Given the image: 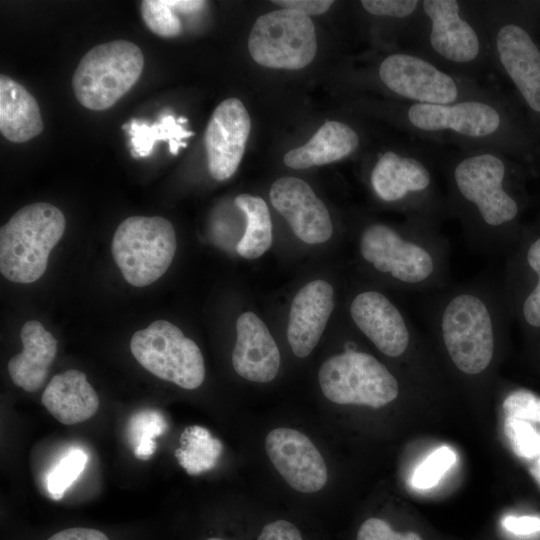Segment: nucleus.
<instances>
[{"label": "nucleus", "mask_w": 540, "mask_h": 540, "mask_svg": "<svg viewBox=\"0 0 540 540\" xmlns=\"http://www.w3.org/2000/svg\"><path fill=\"white\" fill-rule=\"evenodd\" d=\"M177 247L172 223L160 216H131L117 227L111 251L124 279L144 287L169 268Z\"/></svg>", "instance_id": "10"}, {"label": "nucleus", "mask_w": 540, "mask_h": 540, "mask_svg": "<svg viewBox=\"0 0 540 540\" xmlns=\"http://www.w3.org/2000/svg\"><path fill=\"white\" fill-rule=\"evenodd\" d=\"M455 461L456 455L449 447L442 446L436 449L415 469L412 476L413 485L419 489L433 487Z\"/></svg>", "instance_id": "32"}, {"label": "nucleus", "mask_w": 540, "mask_h": 540, "mask_svg": "<svg viewBox=\"0 0 540 540\" xmlns=\"http://www.w3.org/2000/svg\"><path fill=\"white\" fill-rule=\"evenodd\" d=\"M265 450L277 472L296 491L315 493L325 487V460L302 432L286 427L273 429L265 438Z\"/></svg>", "instance_id": "15"}, {"label": "nucleus", "mask_w": 540, "mask_h": 540, "mask_svg": "<svg viewBox=\"0 0 540 540\" xmlns=\"http://www.w3.org/2000/svg\"><path fill=\"white\" fill-rule=\"evenodd\" d=\"M504 432L517 456H540V397L526 389L511 391L503 401Z\"/></svg>", "instance_id": "24"}, {"label": "nucleus", "mask_w": 540, "mask_h": 540, "mask_svg": "<svg viewBox=\"0 0 540 540\" xmlns=\"http://www.w3.org/2000/svg\"><path fill=\"white\" fill-rule=\"evenodd\" d=\"M528 237L508 259L501 285L510 315L540 330V234Z\"/></svg>", "instance_id": "18"}, {"label": "nucleus", "mask_w": 540, "mask_h": 540, "mask_svg": "<svg viewBox=\"0 0 540 540\" xmlns=\"http://www.w3.org/2000/svg\"><path fill=\"white\" fill-rule=\"evenodd\" d=\"M503 526L515 535H530L540 531V518L536 516H507Z\"/></svg>", "instance_id": "36"}, {"label": "nucleus", "mask_w": 540, "mask_h": 540, "mask_svg": "<svg viewBox=\"0 0 540 540\" xmlns=\"http://www.w3.org/2000/svg\"><path fill=\"white\" fill-rule=\"evenodd\" d=\"M423 309L426 327L456 371L480 377L491 369L510 316L496 277L431 292Z\"/></svg>", "instance_id": "2"}, {"label": "nucleus", "mask_w": 540, "mask_h": 540, "mask_svg": "<svg viewBox=\"0 0 540 540\" xmlns=\"http://www.w3.org/2000/svg\"><path fill=\"white\" fill-rule=\"evenodd\" d=\"M356 540H422L412 531L397 532L383 519H366L359 527Z\"/></svg>", "instance_id": "33"}, {"label": "nucleus", "mask_w": 540, "mask_h": 540, "mask_svg": "<svg viewBox=\"0 0 540 540\" xmlns=\"http://www.w3.org/2000/svg\"><path fill=\"white\" fill-rule=\"evenodd\" d=\"M349 314L356 328L383 355L398 359L416 351V326L383 292L365 289L356 293Z\"/></svg>", "instance_id": "14"}, {"label": "nucleus", "mask_w": 540, "mask_h": 540, "mask_svg": "<svg viewBox=\"0 0 540 540\" xmlns=\"http://www.w3.org/2000/svg\"><path fill=\"white\" fill-rule=\"evenodd\" d=\"M393 121L428 143H452L458 149H516L518 131L513 115L496 90L448 104L396 102Z\"/></svg>", "instance_id": "4"}, {"label": "nucleus", "mask_w": 540, "mask_h": 540, "mask_svg": "<svg viewBox=\"0 0 540 540\" xmlns=\"http://www.w3.org/2000/svg\"><path fill=\"white\" fill-rule=\"evenodd\" d=\"M143 67V53L130 41L96 45L82 57L74 72L75 97L87 109L106 110L135 85Z\"/></svg>", "instance_id": "9"}, {"label": "nucleus", "mask_w": 540, "mask_h": 540, "mask_svg": "<svg viewBox=\"0 0 540 540\" xmlns=\"http://www.w3.org/2000/svg\"><path fill=\"white\" fill-rule=\"evenodd\" d=\"M130 350L150 373L183 389H196L204 381V359L199 347L166 320H156L136 331Z\"/></svg>", "instance_id": "12"}, {"label": "nucleus", "mask_w": 540, "mask_h": 540, "mask_svg": "<svg viewBox=\"0 0 540 540\" xmlns=\"http://www.w3.org/2000/svg\"><path fill=\"white\" fill-rule=\"evenodd\" d=\"M283 9L294 10L307 16L325 13L334 3L331 0H274Z\"/></svg>", "instance_id": "35"}, {"label": "nucleus", "mask_w": 540, "mask_h": 540, "mask_svg": "<svg viewBox=\"0 0 540 540\" xmlns=\"http://www.w3.org/2000/svg\"><path fill=\"white\" fill-rule=\"evenodd\" d=\"M168 3L176 12L184 14L197 13L207 4V2L201 0H168Z\"/></svg>", "instance_id": "38"}, {"label": "nucleus", "mask_w": 540, "mask_h": 540, "mask_svg": "<svg viewBox=\"0 0 540 540\" xmlns=\"http://www.w3.org/2000/svg\"><path fill=\"white\" fill-rule=\"evenodd\" d=\"M255 540H305L300 528L286 519H275L264 524Z\"/></svg>", "instance_id": "34"}, {"label": "nucleus", "mask_w": 540, "mask_h": 540, "mask_svg": "<svg viewBox=\"0 0 540 540\" xmlns=\"http://www.w3.org/2000/svg\"><path fill=\"white\" fill-rule=\"evenodd\" d=\"M529 472L540 486V456L537 457L532 464H530Z\"/></svg>", "instance_id": "39"}, {"label": "nucleus", "mask_w": 540, "mask_h": 540, "mask_svg": "<svg viewBox=\"0 0 540 540\" xmlns=\"http://www.w3.org/2000/svg\"><path fill=\"white\" fill-rule=\"evenodd\" d=\"M123 129L131 136V154L134 158H143L151 154L157 141H168L169 151L176 155L180 147H186L184 138L194 135L178 124L173 114L163 111L158 122L149 125L141 119H132L123 125Z\"/></svg>", "instance_id": "26"}, {"label": "nucleus", "mask_w": 540, "mask_h": 540, "mask_svg": "<svg viewBox=\"0 0 540 540\" xmlns=\"http://www.w3.org/2000/svg\"><path fill=\"white\" fill-rule=\"evenodd\" d=\"M358 237L362 261L394 285L423 293L450 285L449 243L440 226L408 218L400 225L373 221Z\"/></svg>", "instance_id": "3"}, {"label": "nucleus", "mask_w": 540, "mask_h": 540, "mask_svg": "<svg viewBox=\"0 0 540 540\" xmlns=\"http://www.w3.org/2000/svg\"><path fill=\"white\" fill-rule=\"evenodd\" d=\"M140 7L143 21L154 34L171 38L181 33V21L168 0H143Z\"/></svg>", "instance_id": "30"}, {"label": "nucleus", "mask_w": 540, "mask_h": 540, "mask_svg": "<svg viewBox=\"0 0 540 540\" xmlns=\"http://www.w3.org/2000/svg\"><path fill=\"white\" fill-rule=\"evenodd\" d=\"M360 144V135L352 126L339 121H327L307 143L288 151L283 161L293 169L329 164L352 155Z\"/></svg>", "instance_id": "23"}, {"label": "nucleus", "mask_w": 540, "mask_h": 540, "mask_svg": "<svg viewBox=\"0 0 540 540\" xmlns=\"http://www.w3.org/2000/svg\"><path fill=\"white\" fill-rule=\"evenodd\" d=\"M176 120H177V123H178V124H181V125L186 124V123L188 122V119L185 118V117H183V116H180V117H179L178 119H176Z\"/></svg>", "instance_id": "40"}, {"label": "nucleus", "mask_w": 540, "mask_h": 540, "mask_svg": "<svg viewBox=\"0 0 540 540\" xmlns=\"http://www.w3.org/2000/svg\"><path fill=\"white\" fill-rule=\"evenodd\" d=\"M334 309V290L325 280H313L294 297L287 326L293 353L307 357L318 344Z\"/></svg>", "instance_id": "19"}, {"label": "nucleus", "mask_w": 540, "mask_h": 540, "mask_svg": "<svg viewBox=\"0 0 540 540\" xmlns=\"http://www.w3.org/2000/svg\"><path fill=\"white\" fill-rule=\"evenodd\" d=\"M65 226L62 211L50 203H33L18 210L0 229L1 274L15 283L38 280Z\"/></svg>", "instance_id": "7"}, {"label": "nucleus", "mask_w": 540, "mask_h": 540, "mask_svg": "<svg viewBox=\"0 0 540 540\" xmlns=\"http://www.w3.org/2000/svg\"><path fill=\"white\" fill-rule=\"evenodd\" d=\"M47 540H109V538L97 529L72 527L53 534Z\"/></svg>", "instance_id": "37"}, {"label": "nucleus", "mask_w": 540, "mask_h": 540, "mask_svg": "<svg viewBox=\"0 0 540 540\" xmlns=\"http://www.w3.org/2000/svg\"><path fill=\"white\" fill-rule=\"evenodd\" d=\"M165 428V422L155 411L141 412L130 422L131 441L134 455L141 460L149 459L156 450L155 438Z\"/></svg>", "instance_id": "29"}, {"label": "nucleus", "mask_w": 540, "mask_h": 540, "mask_svg": "<svg viewBox=\"0 0 540 540\" xmlns=\"http://www.w3.org/2000/svg\"><path fill=\"white\" fill-rule=\"evenodd\" d=\"M204 540H228V539H225V538H222V537H217V536H212V537H208Z\"/></svg>", "instance_id": "41"}, {"label": "nucleus", "mask_w": 540, "mask_h": 540, "mask_svg": "<svg viewBox=\"0 0 540 540\" xmlns=\"http://www.w3.org/2000/svg\"><path fill=\"white\" fill-rule=\"evenodd\" d=\"M448 216L456 219L468 245L496 256L517 238L521 201L506 153L492 148L457 149L441 155Z\"/></svg>", "instance_id": "1"}, {"label": "nucleus", "mask_w": 540, "mask_h": 540, "mask_svg": "<svg viewBox=\"0 0 540 540\" xmlns=\"http://www.w3.org/2000/svg\"><path fill=\"white\" fill-rule=\"evenodd\" d=\"M269 196L273 207L300 240L320 244L331 238L333 224L329 211L304 180L281 177L271 185Z\"/></svg>", "instance_id": "17"}, {"label": "nucleus", "mask_w": 540, "mask_h": 540, "mask_svg": "<svg viewBox=\"0 0 540 540\" xmlns=\"http://www.w3.org/2000/svg\"><path fill=\"white\" fill-rule=\"evenodd\" d=\"M23 350L11 357L8 372L12 382L27 392L44 384L57 353V340L36 320L27 321L20 331Z\"/></svg>", "instance_id": "21"}, {"label": "nucleus", "mask_w": 540, "mask_h": 540, "mask_svg": "<svg viewBox=\"0 0 540 540\" xmlns=\"http://www.w3.org/2000/svg\"><path fill=\"white\" fill-rule=\"evenodd\" d=\"M41 402L54 418L65 425L84 422L99 408L97 393L86 375L76 369L56 374L45 387Z\"/></svg>", "instance_id": "22"}, {"label": "nucleus", "mask_w": 540, "mask_h": 540, "mask_svg": "<svg viewBox=\"0 0 540 540\" xmlns=\"http://www.w3.org/2000/svg\"><path fill=\"white\" fill-rule=\"evenodd\" d=\"M248 50L253 60L264 67L304 68L317 51L314 24L309 16L294 10L265 13L251 29Z\"/></svg>", "instance_id": "13"}, {"label": "nucleus", "mask_w": 540, "mask_h": 540, "mask_svg": "<svg viewBox=\"0 0 540 540\" xmlns=\"http://www.w3.org/2000/svg\"><path fill=\"white\" fill-rule=\"evenodd\" d=\"M221 451L219 441L200 426L187 427L180 437V447L175 450L179 464L191 475L212 468Z\"/></svg>", "instance_id": "28"}, {"label": "nucleus", "mask_w": 540, "mask_h": 540, "mask_svg": "<svg viewBox=\"0 0 540 540\" xmlns=\"http://www.w3.org/2000/svg\"><path fill=\"white\" fill-rule=\"evenodd\" d=\"M235 205L246 217V228L236 245L237 253L246 259L263 255L272 243V222L266 202L257 196L240 194Z\"/></svg>", "instance_id": "27"}, {"label": "nucleus", "mask_w": 540, "mask_h": 540, "mask_svg": "<svg viewBox=\"0 0 540 540\" xmlns=\"http://www.w3.org/2000/svg\"><path fill=\"white\" fill-rule=\"evenodd\" d=\"M44 128L36 99L12 78L0 76V131L9 141L26 142Z\"/></svg>", "instance_id": "25"}, {"label": "nucleus", "mask_w": 540, "mask_h": 540, "mask_svg": "<svg viewBox=\"0 0 540 540\" xmlns=\"http://www.w3.org/2000/svg\"><path fill=\"white\" fill-rule=\"evenodd\" d=\"M318 381L323 395L340 405L381 408L400 392L397 378L382 362L350 344L321 365Z\"/></svg>", "instance_id": "11"}, {"label": "nucleus", "mask_w": 540, "mask_h": 540, "mask_svg": "<svg viewBox=\"0 0 540 540\" xmlns=\"http://www.w3.org/2000/svg\"><path fill=\"white\" fill-rule=\"evenodd\" d=\"M409 38L411 51L451 74L478 81L492 70L478 1L422 0Z\"/></svg>", "instance_id": "5"}, {"label": "nucleus", "mask_w": 540, "mask_h": 540, "mask_svg": "<svg viewBox=\"0 0 540 540\" xmlns=\"http://www.w3.org/2000/svg\"><path fill=\"white\" fill-rule=\"evenodd\" d=\"M251 129V119L237 98L222 101L205 130L204 144L211 176L224 181L237 170Z\"/></svg>", "instance_id": "16"}, {"label": "nucleus", "mask_w": 540, "mask_h": 540, "mask_svg": "<svg viewBox=\"0 0 540 540\" xmlns=\"http://www.w3.org/2000/svg\"><path fill=\"white\" fill-rule=\"evenodd\" d=\"M87 462V455L75 449L65 455L52 469L47 478V489L55 500L61 499L64 492L78 478Z\"/></svg>", "instance_id": "31"}, {"label": "nucleus", "mask_w": 540, "mask_h": 540, "mask_svg": "<svg viewBox=\"0 0 540 540\" xmlns=\"http://www.w3.org/2000/svg\"><path fill=\"white\" fill-rule=\"evenodd\" d=\"M489 38L493 71L514 85L529 110L540 116V48L502 1H478Z\"/></svg>", "instance_id": "8"}, {"label": "nucleus", "mask_w": 540, "mask_h": 540, "mask_svg": "<svg viewBox=\"0 0 540 540\" xmlns=\"http://www.w3.org/2000/svg\"><path fill=\"white\" fill-rule=\"evenodd\" d=\"M236 342L232 365L242 378L267 383L280 367V352L264 322L253 312L242 313L236 322Z\"/></svg>", "instance_id": "20"}, {"label": "nucleus", "mask_w": 540, "mask_h": 540, "mask_svg": "<svg viewBox=\"0 0 540 540\" xmlns=\"http://www.w3.org/2000/svg\"><path fill=\"white\" fill-rule=\"evenodd\" d=\"M433 143L414 142L380 152L369 172L373 195L408 219L441 226L448 216L446 196L440 190L436 170L442 153Z\"/></svg>", "instance_id": "6"}]
</instances>
